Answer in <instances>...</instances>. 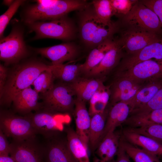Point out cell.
<instances>
[{"label":"cell","instance_id":"6da1fadb","mask_svg":"<svg viewBox=\"0 0 162 162\" xmlns=\"http://www.w3.org/2000/svg\"><path fill=\"white\" fill-rule=\"evenodd\" d=\"M51 65L36 60L16 64L8 73L5 85L0 95L1 105L9 106L19 92L32 85L40 74L49 69Z\"/></svg>","mask_w":162,"mask_h":162},{"label":"cell","instance_id":"7a4b0ae2","mask_svg":"<svg viewBox=\"0 0 162 162\" xmlns=\"http://www.w3.org/2000/svg\"><path fill=\"white\" fill-rule=\"evenodd\" d=\"M27 5L21 15L25 24L37 21H45L67 15L69 12L80 10L88 4L85 0H37Z\"/></svg>","mask_w":162,"mask_h":162},{"label":"cell","instance_id":"3957f363","mask_svg":"<svg viewBox=\"0 0 162 162\" xmlns=\"http://www.w3.org/2000/svg\"><path fill=\"white\" fill-rule=\"evenodd\" d=\"M79 27L80 38L86 46L93 49L104 41L113 38L119 30L118 23L107 26L96 15L94 9L89 4L80 10Z\"/></svg>","mask_w":162,"mask_h":162},{"label":"cell","instance_id":"277c9868","mask_svg":"<svg viewBox=\"0 0 162 162\" xmlns=\"http://www.w3.org/2000/svg\"><path fill=\"white\" fill-rule=\"evenodd\" d=\"M122 30L150 32L160 35L162 28L159 20L151 10L140 0L133 5L130 12L121 18L118 23Z\"/></svg>","mask_w":162,"mask_h":162},{"label":"cell","instance_id":"5b68a950","mask_svg":"<svg viewBox=\"0 0 162 162\" xmlns=\"http://www.w3.org/2000/svg\"><path fill=\"white\" fill-rule=\"evenodd\" d=\"M30 31L35 32L32 40L51 38L69 41L73 39L76 29L72 21L67 15L45 21L26 24Z\"/></svg>","mask_w":162,"mask_h":162},{"label":"cell","instance_id":"8992f818","mask_svg":"<svg viewBox=\"0 0 162 162\" xmlns=\"http://www.w3.org/2000/svg\"><path fill=\"white\" fill-rule=\"evenodd\" d=\"M24 39V30L19 24H13L11 32L0 38V58L5 65L16 64L29 53Z\"/></svg>","mask_w":162,"mask_h":162},{"label":"cell","instance_id":"52a82bcc","mask_svg":"<svg viewBox=\"0 0 162 162\" xmlns=\"http://www.w3.org/2000/svg\"><path fill=\"white\" fill-rule=\"evenodd\" d=\"M75 94L69 84H54L46 92L41 94L42 109L62 113L74 112Z\"/></svg>","mask_w":162,"mask_h":162},{"label":"cell","instance_id":"ba28073f","mask_svg":"<svg viewBox=\"0 0 162 162\" xmlns=\"http://www.w3.org/2000/svg\"><path fill=\"white\" fill-rule=\"evenodd\" d=\"M31 121L37 134L50 137L56 132H61L71 118L69 114L54 112L43 109L26 115Z\"/></svg>","mask_w":162,"mask_h":162},{"label":"cell","instance_id":"9c48e42d","mask_svg":"<svg viewBox=\"0 0 162 162\" xmlns=\"http://www.w3.org/2000/svg\"><path fill=\"white\" fill-rule=\"evenodd\" d=\"M0 129L7 137L14 140H24L35 138L37 134L29 118L1 111Z\"/></svg>","mask_w":162,"mask_h":162},{"label":"cell","instance_id":"30bf717a","mask_svg":"<svg viewBox=\"0 0 162 162\" xmlns=\"http://www.w3.org/2000/svg\"><path fill=\"white\" fill-rule=\"evenodd\" d=\"M117 76L141 84L162 78V60L152 59L140 62L125 70L117 72Z\"/></svg>","mask_w":162,"mask_h":162},{"label":"cell","instance_id":"8fae6325","mask_svg":"<svg viewBox=\"0 0 162 162\" xmlns=\"http://www.w3.org/2000/svg\"><path fill=\"white\" fill-rule=\"evenodd\" d=\"M123 30L120 38L116 40L125 55L135 53L148 45L162 38L155 33Z\"/></svg>","mask_w":162,"mask_h":162},{"label":"cell","instance_id":"7c38bea8","mask_svg":"<svg viewBox=\"0 0 162 162\" xmlns=\"http://www.w3.org/2000/svg\"><path fill=\"white\" fill-rule=\"evenodd\" d=\"M35 138L14 140L10 144V156L16 162H42L45 148L37 143Z\"/></svg>","mask_w":162,"mask_h":162},{"label":"cell","instance_id":"4fadbf2b","mask_svg":"<svg viewBox=\"0 0 162 162\" xmlns=\"http://www.w3.org/2000/svg\"><path fill=\"white\" fill-rule=\"evenodd\" d=\"M33 49L38 53L50 60L52 65L73 61L76 58L79 52L78 47L71 42Z\"/></svg>","mask_w":162,"mask_h":162},{"label":"cell","instance_id":"5bb4252c","mask_svg":"<svg viewBox=\"0 0 162 162\" xmlns=\"http://www.w3.org/2000/svg\"><path fill=\"white\" fill-rule=\"evenodd\" d=\"M162 60V38L133 54L125 55L117 72L125 70L142 62L150 59Z\"/></svg>","mask_w":162,"mask_h":162},{"label":"cell","instance_id":"9a60e30c","mask_svg":"<svg viewBox=\"0 0 162 162\" xmlns=\"http://www.w3.org/2000/svg\"><path fill=\"white\" fill-rule=\"evenodd\" d=\"M39 98V93L30 86L19 92L12 102L16 112L26 115L42 109V103L38 102Z\"/></svg>","mask_w":162,"mask_h":162},{"label":"cell","instance_id":"2e32d148","mask_svg":"<svg viewBox=\"0 0 162 162\" xmlns=\"http://www.w3.org/2000/svg\"><path fill=\"white\" fill-rule=\"evenodd\" d=\"M144 84L128 79L117 78L114 83L111 93L112 105L120 102L128 101Z\"/></svg>","mask_w":162,"mask_h":162},{"label":"cell","instance_id":"e0dca14e","mask_svg":"<svg viewBox=\"0 0 162 162\" xmlns=\"http://www.w3.org/2000/svg\"><path fill=\"white\" fill-rule=\"evenodd\" d=\"M74 114L76 125L75 131L79 137L88 146L91 117L86 108V102L76 98L75 100Z\"/></svg>","mask_w":162,"mask_h":162},{"label":"cell","instance_id":"ac0fdd59","mask_svg":"<svg viewBox=\"0 0 162 162\" xmlns=\"http://www.w3.org/2000/svg\"><path fill=\"white\" fill-rule=\"evenodd\" d=\"M130 112V107L126 102H120L112 105L108 111L100 141L107 134L114 131L117 127L124 124L129 117Z\"/></svg>","mask_w":162,"mask_h":162},{"label":"cell","instance_id":"d6986e66","mask_svg":"<svg viewBox=\"0 0 162 162\" xmlns=\"http://www.w3.org/2000/svg\"><path fill=\"white\" fill-rule=\"evenodd\" d=\"M122 136V131H116L107 134L97 148L96 153L99 158L108 162L113 160L117 155Z\"/></svg>","mask_w":162,"mask_h":162},{"label":"cell","instance_id":"ffe728a7","mask_svg":"<svg viewBox=\"0 0 162 162\" xmlns=\"http://www.w3.org/2000/svg\"><path fill=\"white\" fill-rule=\"evenodd\" d=\"M162 86V78L144 84L134 97L126 102L130 107V112L147 104Z\"/></svg>","mask_w":162,"mask_h":162},{"label":"cell","instance_id":"44dd1931","mask_svg":"<svg viewBox=\"0 0 162 162\" xmlns=\"http://www.w3.org/2000/svg\"><path fill=\"white\" fill-rule=\"evenodd\" d=\"M113 47L105 54L100 63L88 74L95 76L104 75L110 72L119 63L124 55L116 40Z\"/></svg>","mask_w":162,"mask_h":162},{"label":"cell","instance_id":"7402d4cb","mask_svg":"<svg viewBox=\"0 0 162 162\" xmlns=\"http://www.w3.org/2000/svg\"><path fill=\"white\" fill-rule=\"evenodd\" d=\"M122 136L129 143L158 156L162 147L161 145L152 139L135 132L128 128L123 130Z\"/></svg>","mask_w":162,"mask_h":162},{"label":"cell","instance_id":"603a6c76","mask_svg":"<svg viewBox=\"0 0 162 162\" xmlns=\"http://www.w3.org/2000/svg\"><path fill=\"white\" fill-rule=\"evenodd\" d=\"M103 84L102 81L100 79L79 77L69 84L77 98L85 102L89 101Z\"/></svg>","mask_w":162,"mask_h":162},{"label":"cell","instance_id":"cb8c5ba5","mask_svg":"<svg viewBox=\"0 0 162 162\" xmlns=\"http://www.w3.org/2000/svg\"><path fill=\"white\" fill-rule=\"evenodd\" d=\"M115 40L108 39L93 49L81 65V72L88 75L102 61L106 53L114 46Z\"/></svg>","mask_w":162,"mask_h":162},{"label":"cell","instance_id":"d4e9b609","mask_svg":"<svg viewBox=\"0 0 162 162\" xmlns=\"http://www.w3.org/2000/svg\"><path fill=\"white\" fill-rule=\"evenodd\" d=\"M66 132L68 147L76 162H90L88 146L71 128H68Z\"/></svg>","mask_w":162,"mask_h":162},{"label":"cell","instance_id":"484cf974","mask_svg":"<svg viewBox=\"0 0 162 162\" xmlns=\"http://www.w3.org/2000/svg\"><path fill=\"white\" fill-rule=\"evenodd\" d=\"M48 162H76L69 149L67 141H52L45 148Z\"/></svg>","mask_w":162,"mask_h":162},{"label":"cell","instance_id":"4316f807","mask_svg":"<svg viewBox=\"0 0 162 162\" xmlns=\"http://www.w3.org/2000/svg\"><path fill=\"white\" fill-rule=\"evenodd\" d=\"M108 111L106 110L91 117L89 130V142L92 151L98 147L105 128Z\"/></svg>","mask_w":162,"mask_h":162},{"label":"cell","instance_id":"83f0119b","mask_svg":"<svg viewBox=\"0 0 162 162\" xmlns=\"http://www.w3.org/2000/svg\"><path fill=\"white\" fill-rule=\"evenodd\" d=\"M81 64H51V70L55 78L65 83H72L81 72Z\"/></svg>","mask_w":162,"mask_h":162},{"label":"cell","instance_id":"f1b7e54d","mask_svg":"<svg viewBox=\"0 0 162 162\" xmlns=\"http://www.w3.org/2000/svg\"><path fill=\"white\" fill-rule=\"evenodd\" d=\"M120 143L134 162H161L157 155L132 145L125 140L122 136Z\"/></svg>","mask_w":162,"mask_h":162},{"label":"cell","instance_id":"f546056e","mask_svg":"<svg viewBox=\"0 0 162 162\" xmlns=\"http://www.w3.org/2000/svg\"><path fill=\"white\" fill-rule=\"evenodd\" d=\"M110 94L103 84L95 92L89 101L88 112L91 117L105 111Z\"/></svg>","mask_w":162,"mask_h":162},{"label":"cell","instance_id":"4dcf8cb0","mask_svg":"<svg viewBox=\"0 0 162 162\" xmlns=\"http://www.w3.org/2000/svg\"><path fill=\"white\" fill-rule=\"evenodd\" d=\"M130 122L133 127L152 123L162 124V109L143 114L133 115L130 118Z\"/></svg>","mask_w":162,"mask_h":162},{"label":"cell","instance_id":"1f68e13d","mask_svg":"<svg viewBox=\"0 0 162 162\" xmlns=\"http://www.w3.org/2000/svg\"><path fill=\"white\" fill-rule=\"evenodd\" d=\"M92 4L96 15L103 23L107 26L114 23L111 20L113 15L110 0H94Z\"/></svg>","mask_w":162,"mask_h":162},{"label":"cell","instance_id":"d6a6232c","mask_svg":"<svg viewBox=\"0 0 162 162\" xmlns=\"http://www.w3.org/2000/svg\"><path fill=\"white\" fill-rule=\"evenodd\" d=\"M128 128L135 132L152 139L162 146V124L152 123L137 127Z\"/></svg>","mask_w":162,"mask_h":162},{"label":"cell","instance_id":"836d02e7","mask_svg":"<svg viewBox=\"0 0 162 162\" xmlns=\"http://www.w3.org/2000/svg\"><path fill=\"white\" fill-rule=\"evenodd\" d=\"M51 66L41 73L32 85L34 87V89L38 93L46 92L54 85L53 81L55 78L51 70Z\"/></svg>","mask_w":162,"mask_h":162},{"label":"cell","instance_id":"e575fe53","mask_svg":"<svg viewBox=\"0 0 162 162\" xmlns=\"http://www.w3.org/2000/svg\"><path fill=\"white\" fill-rule=\"evenodd\" d=\"M162 109V86L147 104L130 113V115L143 114L152 111Z\"/></svg>","mask_w":162,"mask_h":162},{"label":"cell","instance_id":"d590c367","mask_svg":"<svg viewBox=\"0 0 162 162\" xmlns=\"http://www.w3.org/2000/svg\"><path fill=\"white\" fill-rule=\"evenodd\" d=\"M26 1L15 0L13 4L3 14L0 16V37H3L4 31L8 24L19 7L24 4Z\"/></svg>","mask_w":162,"mask_h":162},{"label":"cell","instance_id":"8d00e7d4","mask_svg":"<svg viewBox=\"0 0 162 162\" xmlns=\"http://www.w3.org/2000/svg\"><path fill=\"white\" fill-rule=\"evenodd\" d=\"M113 15L121 18L127 14L137 0H110Z\"/></svg>","mask_w":162,"mask_h":162},{"label":"cell","instance_id":"74e56055","mask_svg":"<svg viewBox=\"0 0 162 162\" xmlns=\"http://www.w3.org/2000/svg\"><path fill=\"white\" fill-rule=\"evenodd\" d=\"M144 5L151 10L158 17L162 28V0H140Z\"/></svg>","mask_w":162,"mask_h":162},{"label":"cell","instance_id":"f35d334b","mask_svg":"<svg viewBox=\"0 0 162 162\" xmlns=\"http://www.w3.org/2000/svg\"><path fill=\"white\" fill-rule=\"evenodd\" d=\"M6 136L0 129V156H9L10 152V145Z\"/></svg>","mask_w":162,"mask_h":162},{"label":"cell","instance_id":"ab89813d","mask_svg":"<svg viewBox=\"0 0 162 162\" xmlns=\"http://www.w3.org/2000/svg\"><path fill=\"white\" fill-rule=\"evenodd\" d=\"M8 69L6 66L0 64V95L3 92L8 76Z\"/></svg>","mask_w":162,"mask_h":162},{"label":"cell","instance_id":"60d3db41","mask_svg":"<svg viewBox=\"0 0 162 162\" xmlns=\"http://www.w3.org/2000/svg\"><path fill=\"white\" fill-rule=\"evenodd\" d=\"M117 158L114 162H130V158L120 143L117 154Z\"/></svg>","mask_w":162,"mask_h":162},{"label":"cell","instance_id":"b9f144b4","mask_svg":"<svg viewBox=\"0 0 162 162\" xmlns=\"http://www.w3.org/2000/svg\"><path fill=\"white\" fill-rule=\"evenodd\" d=\"M0 162H16L11 157L9 156H0Z\"/></svg>","mask_w":162,"mask_h":162},{"label":"cell","instance_id":"7bdbcfd3","mask_svg":"<svg viewBox=\"0 0 162 162\" xmlns=\"http://www.w3.org/2000/svg\"><path fill=\"white\" fill-rule=\"evenodd\" d=\"M14 1L13 0H4L3 1L2 3L3 4L9 7L13 4Z\"/></svg>","mask_w":162,"mask_h":162},{"label":"cell","instance_id":"ee69618b","mask_svg":"<svg viewBox=\"0 0 162 162\" xmlns=\"http://www.w3.org/2000/svg\"><path fill=\"white\" fill-rule=\"evenodd\" d=\"M114 160L111 162H114ZM93 162H108L104 161L99 158L94 157L93 159Z\"/></svg>","mask_w":162,"mask_h":162},{"label":"cell","instance_id":"f6af8a7d","mask_svg":"<svg viewBox=\"0 0 162 162\" xmlns=\"http://www.w3.org/2000/svg\"><path fill=\"white\" fill-rule=\"evenodd\" d=\"M158 156L162 157V147H161L160 151L158 155Z\"/></svg>","mask_w":162,"mask_h":162}]
</instances>
